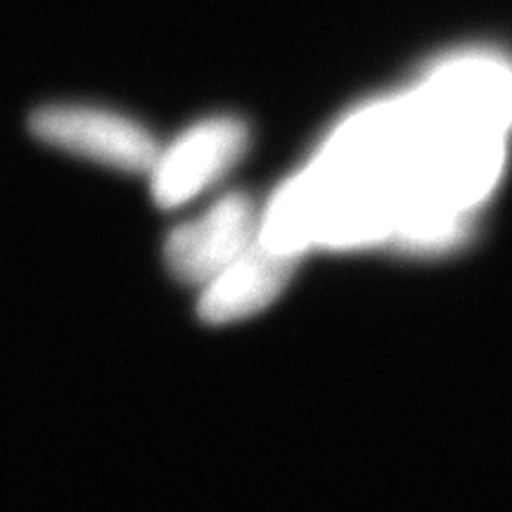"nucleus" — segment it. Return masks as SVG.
Returning <instances> with one entry per match:
<instances>
[{"label": "nucleus", "instance_id": "obj_1", "mask_svg": "<svg viewBox=\"0 0 512 512\" xmlns=\"http://www.w3.org/2000/svg\"><path fill=\"white\" fill-rule=\"evenodd\" d=\"M408 98L430 128L508 136L512 128V67L494 55H456L439 62Z\"/></svg>", "mask_w": 512, "mask_h": 512}, {"label": "nucleus", "instance_id": "obj_2", "mask_svg": "<svg viewBox=\"0 0 512 512\" xmlns=\"http://www.w3.org/2000/svg\"><path fill=\"white\" fill-rule=\"evenodd\" d=\"M503 162V133L430 128L403 171L448 207L470 214L494 190Z\"/></svg>", "mask_w": 512, "mask_h": 512}, {"label": "nucleus", "instance_id": "obj_3", "mask_svg": "<svg viewBox=\"0 0 512 512\" xmlns=\"http://www.w3.org/2000/svg\"><path fill=\"white\" fill-rule=\"evenodd\" d=\"M43 143L121 171H150L159 157L155 138L133 119L88 105H50L31 117Z\"/></svg>", "mask_w": 512, "mask_h": 512}, {"label": "nucleus", "instance_id": "obj_4", "mask_svg": "<svg viewBox=\"0 0 512 512\" xmlns=\"http://www.w3.org/2000/svg\"><path fill=\"white\" fill-rule=\"evenodd\" d=\"M245 147L247 128L238 119L219 117L190 128L152 166L155 200L164 209L192 200L207 185L219 181L245 155Z\"/></svg>", "mask_w": 512, "mask_h": 512}, {"label": "nucleus", "instance_id": "obj_5", "mask_svg": "<svg viewBox=\"0 0 512 512\" xmlns=\"http://www.w3.org/2000/svg\"><path fill=\"white\" fill-rule=\"evenodd\" d=\"M259 219L245 195H228L202 219L185 223L166 242V261L178 280L209 285L256 238Z\"/></svg>", "mask_w": 512, "mask_h": 512}, {"label": "nucleus", "instance_id": "obj_6", "mask_svg": "<svg viewBox=\"0 0 512 512\" xmlns=\"http://www.w3.org/2000/svg\"><path fill=\"white\" fill-rule=\"evenodd\" d=\"M302 256L280 254L261 240H252L238 259L230 261L207 285L200 316L207 323H233L266 309L285 290Z\"/></svg>", "mask_w": 512, "mask_h": 512}, {"label": "nucleus", "instance_id": "obj_7", "mask_svg": "<svg viewBox=\"0 0 512 512\" xmlns=\"http://www.w3.org/2000/svg\"><path fill=\"white\" fill-rule=\"evenodd\" d=\"M256 240L280 254L302 256L316 245V188L309 171L287 181L268 204Z\"/></svg>", "mask_w": 512, "mask_h": 512}]
</instances>
